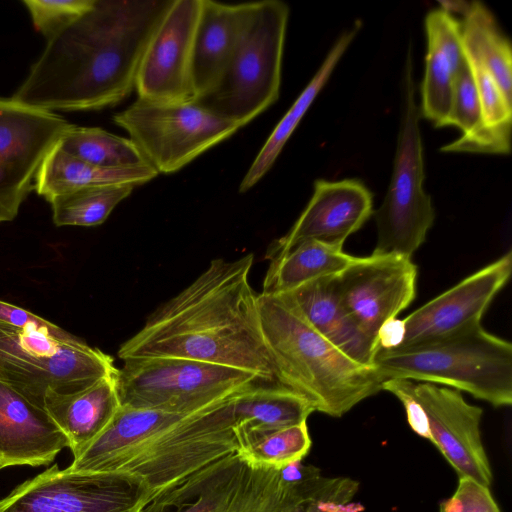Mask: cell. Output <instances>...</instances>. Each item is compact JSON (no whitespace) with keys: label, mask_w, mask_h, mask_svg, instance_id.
<instances>
[{"label":"cell","mask_w":512,"mask_h":512,"mask_svg":"<svg viewBox=\"0 0 512 512\" xmlns=\"http://www.w3.org/2000/svg\"><path fill=\"white\" fill-rule=\"evenodd\" d=\"M254 255L210 261L180 293L157 307L118 350L121 360L177 357L223 365L278 383L249 283Z\"/></svg>","instance_id":"7a4b0ae2"},{"label":"cell","mask_w":512,"mask_h":512,"mask_svg":"<svg viewBox=\"0 0 512 512\" xmlns=\"http://www.w3.org/2000/svg\"><path fill=\"white\" fill-rule=\"evenodd\" d=\"M460 37L463 51L489 71L512 104L511 45L493 14L481 2L470 3L460 21Z\"/></svg>","instance_id":"83f0119b"},{"label":"cell","mask_w":512,"mask_h":512,"mask_svg":"<svg viewBox=\"0 0 512 512\" xmlns=\"http://www.w3.org/2000/svg\"><path fill=\"white\" fill-rule=\"evenodd\" d=\"M68 154L105 168L149 164L130 138L107 132L99 127L71 125L58 142Z\"/></svg>","instance_id":"f1b7e54d"},{"label":"cell","mask_w":512,"mask_h":512,"mask_svg":"<svg viewBox=\"0 0 512 512\" xmlns=\"http://www.w3.org/2000/svg\"><path fill=\"white\" fill-rule=\"evenodd\" d=\"M255 2L225 4L201 0L192 55L194 100L208 95L223 77Z\"/></svg>","instance_id":"ffe728a7"},{"label":"cell","mask_w":512,"mask_h":512,"mask_svg":"<svg viewBox=\"0 0 512 512\" xmlns=\"http://www.w3.org/2000/svg\"><path fill=\"white\" fill-rule=\"evenodd\" d=\"M373 213V197L359 180H316L313 194L290 230L276 240L268 257L280 255L305 240L343 249Z\"/></svg>","instance_id":"ac0fdd59"},{"label":"cell","mask_w":512,"mask_h":512,"mask_svg":"<svg viewBox=\"0 0 512 512\" xmlns=\"http://www.w3.org/2000/svg\"><path fill=\"white\" fill-rule=\"evenodd\" d=\"M440 512H445L444 509L440 506Z\"/></svg>","instance_id":"ab89813d"},{"label":"cell","mask_w":512,"mask_h":512,"mask_svg":"<svg viewBox=\"0 0 512 512\" xmlns=\"http://www.w3.org/2000/svg\"><path fill=\"white\" fill-rule=\"evenodd\" d=\"M117 371L110 355L83 340L0 323V382L38 406L49 392L74 393Z\"/></svg>","instance_id":"30bf717a"},{"label":"cell","mask_w":512,"mask_h":512,"mask_svg":"<svg viewBox=\"0 0 512 512\" xmlns=\"http://www.w3.org/2000/svg\"><path fill=\"white\" fill-rule=\"evenodd\" d=\"M512 273V252L479 269L403 319L400 346L442 338L481 324L485 311Z\"/></svg>","instance_id":"e0dca14e"},{"label":"cell","mask_w":512,"mask_h":512,"mask_svg":"<svg viewBox=\"0 0 512 512\" xmlns=\"http://www.w3.org/2000/svg\"><path fill=\"white\" fill-rule=\"evenodd\" d=\"M471 2L463 1H441L439 2L441 9L450 13L451 11L461 13L464 15L469 9Z\"/></svg>","instance_id":"f35d334b"},{"label":"cell","mask_w":512,"mask_h":512,"mask_svg":"<svg viewBox=\"0 0 512 512\" xmlns=\"http://www.w3.org/2000/svg\"><path fill=\"white\" fill-rule=\"evenodd\" d=\"M288 18L289 7L283 1L255 2L223 77L197 102L240 127L275 103Z\"/></svg>","instance_id":"52a82bcc"},{"label":"cell","mask_w":512,"mask_h":512,"mask_svg":"<svg viewBox=\"0 0 512 512\" xmlns=\"http://www.w3.org/2000/svg\"><path fill=\"white\" fill-rule=\"evenodd\" d=\"M71 125L55 112L0 97V223L17 216L42 162Z\"/></svg>","instance_id":"4fadbf2b"},{"label":"cell","mask_w":512,"mask_h":512,"mask_svg":"<svg viewBox=\"0 0 512 512\" xmlns=\"http://www.w3.org/2000/svg\"><path fill=\"white\" fill-rule=\"evenodd\" d=\"M415 395L428 420L430 441L459 479L489 487L492 471L480 434L482 409L467 403L461 391L432 383H415Z\"/></svg>","instance_id":"2e32d148"},{"label":"cell","mask_w":512,"mask_h":512,"mask_svg":"<svg viewBox=\"0 0 512 512\" xmlns=\"http://www.w3.org/2000/svg\"><path fill=\"white\" fill-rule=\"evenodd\" d=\"M159 173L150 164L131 167L105 168L86 163L62 150L58 143L42 162L34 180V190L49 201L76 189L128 184L142 185Z\"/></svg>","instance_id":"d4e9b609"},{"label":"cell","mask_w":512,"mask_h":512,"mask_svg":"<svg viewBox=\"0 0 512 512\" xmlns=\"http://www.w3.org/2000/svg\"><path fill=\"white\" fill-rule=\"evenodd\" d=\"M416 283L417 266L399 255L357 257L334 275L341 302L377 347L380 328L412 303Z\"/></svg>","instance_id":"9a60e30c"},{"label":"cell","mask_w":512,"mask_h":512,"mask_svg":"<svg viewBox=\"0 0 512 512\" xmlns=\"http://www.w3.org/2000/svg\"><path fill=\"white\" fill-rule=\"evenodd\" d=\"M315 411L299 393L279 383H259L233 401L234 431L239 449L255 438L305 422Z\"/></svg>","instance_id":"cb8c5ba5"},{"label":"cell","mask_w":512,"mask_h":512,"mask_svg":"<svg viewBox=\"0 0 512 512\" xmlns=\"http://www.w3.org/2000/svg\"><path fill=\"white\" fill-rule=\"evenodd\" d=\"M400 128L393 172L385 198L375 212L374 255L411 258L432 227L435 212L423 188L425 178L420 109L416 103L413 62L409 51L403 76Z\"/></svg>","instance_id":"ba28073f"},{"label":"cell","mask_w":512,"mask_h":512,"mask_svg":"<svg viewBox=\"0 0 512 512\" xmlns=\"http://www.w3.org/2000/svg\"><path fill=\"white\" fill-rule=\"evenodd\" d=\"M128 184L99 185L76 189L51 198L56 226H97L133 191Z\"/></svg>","instance_id":"f546056e"},{"label":"cell","mask_w":512,"mask_h":512,"mask_svg":"<svg viewBox=\"0 0 512 512\" xmlns=\"http://www.w3.org/2000/svg\"><path fill=\"white\" fill-rule=\"evenodd\" d=\"M311 444L305 421L263 434L241 447L238 453L254 466L284 468L302 461Z\"/></svg>","instance_id":"4dcf8cb0"},{"label":"cell","mask_w":512,"mask_h":512,"mask_svg":"<svg viewBox=\"0 0 512 512\" xmlns=\"http://www.w3.org/2000/svg\"><path fill=\"white\" fill-rule=\"evenodd\" d=\"M123 362L117 388L126 408L192 413L267 383L250 372L184 358L138 357Z\"/></svg>","instance_id":"9c48e42d"},{"label":"cell","mask_w":512,"mask_h":512,"mask_svg":"<svg viewBox=\"0 0 512 512\" xmlns=\"http://www.w3.org/2000/svg\"><path fill=\"white\" fill-rule=\"evenodd\" d=\"M69 442L47 411L0 382V469L48 465Z\"/></svg>","instance_id":"d6986e66"},{"label":"cell","mask_w":512,"mask_h":512,"mask_svg":"<svg viewBox=\"0 0 512 512\" xmlns=\"http://www.w3.org/2000/svg\"><path fill=\"white\" fill-rule=\"evenodd\" d=\"M151 495L134 474L61 470L55 464L2 499L0 512H139Z\"/></svg>","instance_id":"7c38bea8"},{"label":"cell","mask_w":512,"mask_h":512,"mask_svg":"<svg viewBox=\"0 0 512 512\" xmlns=\"http://www.w3.org/2000/svg\"><path fill=\"white\" fill-rule=\"evenodd\" d=\"M96 0H24L33 26L47 40L90 11Z\"/></svg>","instance_id":"d6a6232c"},{"label":"cell","mask_w":512,"mask_h":512,"mask_svg":"<svg viewBox=\"0 0 512 512\" xmlns=\"http://www.w3.org/2000/svg\"><path fill=\"white\" fill-rule=\"evenodd\" d=\"M357 260L343 249L305 240L270 258L261 294L278 296L311 281L336 275Z\"/></svg>","instance_id":"484cf974"},{"label":"cell","mask_w":512,"mask_h":512,"mask_svg":"<svg viewBox=\"0 0 512 512\" xmlns=\"http://www.w3.org/2000/svg\"><path fill=\"white\" fill-rule=\"evenodd\" d=\"M117 373L74 393L45 396L43 408L67 437L73 456L104 431L121 407Z\"/></svg>","instance_id":"603a6c76"},{"label":"cell","mask_w":512,"mask_h":512,"mask_svg":"<svg viewBox=\"0 0 512 512\" xmlns=\"http://www.w3.org/2000/svg\"><path fill=\"white\" fill-rule=\"evenodd\" d=\"M463 53L474 78L484 126L511 140L512 104L506 100L489 71L464 51Z\"/></svg>","instance_id":"1f68e13d"},{"label":"cell","mask_w":512,"mask_h":512,"mask_svg":"<svg viewBox=\"0 0 512 512\" xmlns=\"http://www.w3.org/2000/svg\"><path fill=\"white\" fill-rule=\"evenodd\" d=\"M403 319H391L383 324L378 333V349H393L401 345L404 338Z\"/></svg>","instance_id":"74e56055"},{"label":"cell","mask_w":512,"mask_h":512,"mask_svg":"<svg viewBox=\"0 0 512 512\" xmlns=\"http://www.w3.org/2000/svg\"><path fill=\"white\" fill-rule=\"evenodd\" d=\"M427 54L420 115L435 127L448 124L455 76L464 60L460 21L441 8L425 18Z\"/></svg>","instance_id":"7402d4cb"},{"label":"cell","mask_w":512,"mask_h":512,"mask_svg":"<svg viewBox=\"0 0 512 512\" xmlns=\"http://www.w3.org/2000/svg\"><path fill=\"white\" fill-rule=\"evenodd\" d=\"M261 330L276 381L315 411L341 417L382 390L374 367L360 365L322 336L281 296H257Z\"/></svg>","instance_id":"277c9868"},{"label":"cell","mask_w":512,"mask_h":512,"mask_svg":"<svg viewBox=\"0 0 512 512\" xmlns=\"http://www.w3.org/2000/svg\"><path fill=\"white\" fill-rule=\"evenodd\" d=\"M332 482L301 461L259 467L234 452L154 493L139 512H292Z\"/></svg>","instance_id":"5b68a950"},{"label":"cell","mask_w":512,"mask_h":512,"mask_svg":"<svg viewBox=\"0 0 512 512\" xmlns=\"http://www.w3.org/2000/svg\"><path fill=\"white\" fill-rule=\"evenodd\" d=\"M172 0H96L47 40L11 97L46 111L112 107L135 89L147 43Z\"/></svg>","instance_id":"6da1fadb"},{"label":"cell","mask_w":512,"mask_h":512,"mask_svg":"<svg viewBox=\"0 0 512 512\" xmlns=\"http://www.w3.org/2000/svg\"><path fill=\"white\" fill-rule=\"evenodd\" d=\"M440 506L445 512H501L489 487L469 478L459 479L455 493Z\"/></svg>","instance_id":"836d02e7"},{"label":"cell","mask_w":512,"mask_h":512,"mask_svg":"<svg viewBox=\"0 0 512 512\" xmlns=\"http://www.w3.org/2000/svg\"><path fill=\"white\" fill-rule=\"evenodd\" d=\"M373 367L383 381L446 385L494 407L512 403V345L481 324L431 341L378 349Z\"/></svg>","instance_id":"8992f818"},{"label":"cell","mask_w":512,"mask_h":512,"mask_svg":"<svg viewBox=\"0 0 512 512\" xmlns=\"http://www.w3.org/2000/svg\"><path fill=\"white\" fill-rule=\"evenodd\" d=\"M358 488L357 481L340 477L330 491L301 504L292 512H361L364 510L363 505L351 502Z\"/></svg>","instance_id":"e575fe53"},{"label":"cell","mask_w":512,"mask_h":512,"mask_svg":"<svg viewBox=\"0 0 512 512\" xmlns=\"http://www.w3.org/2000/svg\"><path fill=\"white\" fill-rule=\"evenodd\" d=\"M0 323L21 329L37 330L55 338L76 342L81 339L63 330L56 324L27 311L24 308L0 300Z\"/></svg>","instance_id":"8d00e7d4"},{"label":"cell","mask_w":512,"mask_h":512,"mask_svg":"<svg viewBox=\"0 0 512 512\" xmlns=\"http://www.w3.org/2000/svg\"><path fill=\"white\" fill-rule=\"evenodd\" d=\"M382 390L390 392L401 401L411 429L420 437L430 441L428 420L415 395V383L402 378L386 379L382 382Z\"/></svg>","instance_id":"d590c367"},{"label":"cell","mask_w":512,"mask_h":512,"mask_svg":"<svg viewBox=\"0 0 512 512\" xmlns=\"http://www.w3.org/2000/svg\"><path fill=\"white\" fill-rule=\"evenodd\" d=\"M236 395L192 413L121 406L68 468L134 474L153 495L210 462L238 452L233 419Z\"/></svg>","instance_id":"3957f363"},{"label":"cell","mask_w":512,"mask_h":512,"mask_svg":"<svg viewBox=\"0 0 512 512\" xmlns=\"http://www.w3.org/2000/svg\"><path fill=\"white\" fill-rule=\"evenodd\" d=\"M359 27L360 24L357 23L353 28L342 33L334 43L315 75L275 126L258 152L239 185L240 193H244L252 188L271 169L301 119L327 83L332 71L354 39Z\"/></svg>","instance_id":"4316f807"},{"label":"cell","mask_w":512,"mask_h":512,"mask_svg":"<svg viewBox=\"0 0 512 512\" xmlns=\"http://www.w3.org/2000/svg\"><path fill=\"white\" fill-rule=\"evenodd\" d=\"M201 0H172L144 50L136 78L138 99L195 101L192 55Z\"/></svg>","instance_id":"5bb4252c"},{"label":"cell","mask_w":512,"mask_h":512,"mask_svg":"<svg viewBox=\"0 0 512 512\" xmlns=\"http://www.w3.org/2000/svg\"><path fill=\"white\" fill-rule=\"evenodd\" d=\"M289 302L322 336L354 362L373 367L377 344L341 302L334 275L278 295Z\"/></svg>","instance_id":"44dd1931"},{"label":"cell","mask_w":512,"mask_h":512,"mask_svg":"<svg viewBox=\"0 0 512 512\" xmlns=\"http://www.w3.org/2000/svg\"><path fill=\"white\" fill-rule=\"evenodd\" d=\"M158 173H174L241 127L197 101L137 99L113 116Z\"/></svg>","instance_id":"8fae6325"}]
</instances>
